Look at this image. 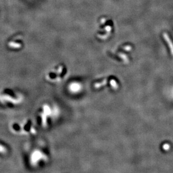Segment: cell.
<instances>
[{
  "mask_svg": "<svg viewBox=\"0 0 173 173\" xmlns=\"http://www.w3.org/2000/svg\"><path fill=\"white\" fill-rule=\"evenodd\" d=\"M7 152V149L5 146H3L1 144H0V154H5Z\"/></svg>",
  "mask_w": 173,
  "mask_h": 173,
  "instance_id": "5",
  "label": "cell"
},
{
  "mask_svg": "<svg viewBox=\"0 0 173 173\" xmlns=\"http://www.w3.org/2000/svg\"><path fill=\"white\" fill-rule=\"evenodd\" d=\"M104 29H105V30H106L107 32L108 33L110 32L111 30V29H112V28H111V26H107V27H106Z\"/></svg>",
  "mask_w": 173,
  "mask_h": 173,
  "instance_id": "8",
  "label": "cell"
},
{
  "mask_svg": "<svg viewBox=\"0 0 173 173\" xmlns=\"http://www.w3.org/2000/svg\"><path fill=\"white\" fill-rule=\"evenodd\" d=\"M123 49L125 50V51H130L131 50H132V47L129 45H127V46H125L123 47Z\"/></svg>",
  "mask_w": 173,
  "mask_h": 173,
  "instance_id": "7",
  "label": "cell"
},
{
  "mask_svg": "<svg viewBox=\"0 0 173 173\" xmlns=\"http://www.w3.org/2000/svg\"><path fill=\"white\" fill-rule=\"evenodd\" d=\"M110 84L111 86L113 88V89H116L118 88V84L116 83V81L114 79H111L110 81Z\"/></svg>",
  "mask_w": 173,
  "mask_h": 173,
  "instance_id": "4",
  "label": "cell"
},
{
  "mask_svg": "<svg viewBox=\"0 0 173 173\" xmlns=\"http://www.w3.org/2000/svg\"><path fill=\"white\" fill-rule=\"evenodd\" d=\"M107 82H108V81H107V79H104L103 81H101V82H100V83H95V87L96 88H100V87H101V86H104V85H106V83H107Z\"/></svg>",
  "mask_w": 173,
  "mask_h": 173,
  "instance_id": "3",
  "label": "cell"
},
{
  "mask_svg": "<svg viewBox=\"0 0 173 173\" xmlns=\"http://www.w3.org/2000/svg\"><path fill=\"white\" fill-rule=\"evenodd\" d=\"M47 160L48 157L45 153L39 149H35L30 154V164L34 166H36L41 161H46Z\"/></svg>",
  "mask_w": 173,
  "mask_h": 173,
  "instance_id": "1",
  "label": "cell"
},
{
  "mask_svg": "<svg viewBox=\"0 0 173 173\" xmlns=\"http://www.w3.org/2000/svg\"><path fill=\"white\" fill-rule=\"evenodd\" d=\"M162 36H163V38H164L165 41L168 43V46L169 47V49L171 50V54L172 55V56H173V43L172 41L171 40L170 37L169 36L168 34L166 33H163L162 34Z\"/></svg>",
  "mask_w": 173,
  "mask_h": 173,
  "instance_id": "2",
  "label": "cell"
},
{
  "mask_svg": "<svg viewBox=\"0 0 173 173\" xmlns=\"http://www.w3.org/2000/svg\"><path fill=\"white\" fill-rule=\"evenodd\" d=\"M118 56H119L120 57H121L122 59L126 61H128V57H127V56L126 55L123 54H122V53H119L118 54Z\"/></svg>",
  "mask_w": 173,
  "mask_h": 173,
  "instance_id": "6",
  "label": "cell"
}]
</instances>
